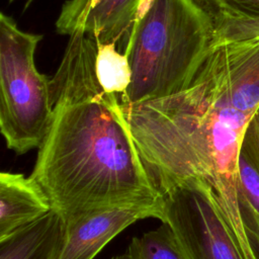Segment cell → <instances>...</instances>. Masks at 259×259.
Masks as SVG:
<instances>
[{"instance_id": "14", "label": "cell", "mask_w": 259, "mask_h": 259, "mask_svg": "<svg viewBox=\"0 0 259 259\" xmlns=\"http://www.w3.org/2000/svg\"><path fill=\"white\" fill-rule=\"evenodd\" d=\"M239 172L244 192L259 214V174L241 155L239 158Z\"/></svg>"}, {"instance_id": "7", "label": "cell", "mask_w": 259, "mask_h": 259, "mask_svg": "<svg viewBox=\"0 0 259 259\" xmlns=\"http://www.w3.org/2000/svg\"><path fill=\"white\" fill-rule=\"evenodd\" d=\"M146 0H68L56 21L60 34L82 29L102 42H116L130 31Z\"/></svg>"}, {"instance_id": "13", "label": "cell", "mask_w": 259, "mask_h": 259, "mask_svg": "<svg viewBox=\"0 0 259 259\" xmlns=\"http://www.w3.org/2000/svg\"><path fill=\"white\" fill-rule=\"evenodd\" d=\"M240 155L259 174V105L251 116L243 135Z\"/></svg>"}, {"instance_id": "6", "label": "cell", "mask_w": 259, "mask_h": 259, "mask_svg": "<svg viewBox=\"0 0 259 259\" xmlns=\"http://www.w3.org/2000/svg\"><path fill=\"white\" fill-rule=\"evenodd\" d=\"M147 218H154V212L135 207H105L79 214L64 223L55 259H94L128 226Z\"/></svg>"}, {"instance_id": "16", "label": "cell", "mask_w": 259, "mask_h": 259, "mask_svg": "<svg viewBox=\"0 0 259 259\" xmlns=\"http://www.w3.org/2000/svg\"><path fill=\"white\" fill-rule=\"evenodd\" d=\"M111 259H123V256H122V254H121V255H117V256H114V257H112Z\"/></svg>"}, {"instance_id": "15", "label": "cell", "mask_w": 259, "mask_h": 259, "mask_svg": "<svg viewBox=\"0 0 259 259\" xmlns=\"http://www.w3.org/2000/svg\"><path fill=\"white\" fill-rule=\"evenodd\" d=\"M12 1H13V0H10V2H12ZM32 1H33V0H27L26 4H25V6H24V9H26V8H27V7L32 3Z\"/></svg>"}, {"instance_id": "3", "label": "cell", "mask_w": 259, "mask_h": 259, "mask_svg": "<svg viewBox=\"0 0 259 259\" xmlns=\"http://www.w3.org/2000/svg\"><path fill=\"white\" fill-rule=\"evenodd\" d=\"M133 78L120 103L158 99L186 89L213 39L196 0H146L126 33Z\"/></svg>"}, {"instance_id": "11", "label": "cell", "mask_w": 259, "mask_h": 259, "mask_svg": "<svg viewBox=\"0 0 259 259\" xmlns=\"http://www.w3.org/2000/svg\"><path fill=\"white\" fill-rule=\"evenodd\" d=\"M95 42L97 80L105 93L120 99L127 91L133 78L128 56L116 49V42H102L98 39H95Z\"/></svg>"}, {"instance_id": "1", "label": "cell", "mask_w": 259, "mask_h": 259, "mask_svg": "<svg viewBox=\"0 0 259 259\" xmlns=\"http://www.w3.org/2000/svg\"><path fill=\"white\" fill-rule=\"evenodd\" d=\"M258 105L259 59L219 42L186 89L117 106L151 176L197 178L210 187L245 259H259V214L244 192L239 158Z\"/></svg>"}, {"instance_id": "2", "label": "cell", "mask_w": 259, "mask_h": 259, "mask_svg": "<svg viewBox=\"0 0 259 259\" xmlns=\"http://www.w3.org/2000/svg\"><path fill=\"white\" fill-rule=\"evenodd\" d=\"M96 42L75 29L51 78L50 128L29 175L63 223L105 207L154 212L161 193L117 113L119 98L101 88Z\"/></svg>"}, {"instance_id": "9", "label": "cell", "mask_w": 259, "mask_h": 259, "mask_svg": "<svg viewBox=\"0 0 259 259\" xmlns=\"http://www.w3.org/2000/svg\"><path fill=\"white\" fill-rule=\"evenodd\" d=\"M63 230L62 218L52 209L0 239V259H55Z\"/></svg>"}, {"instance_id": "5", "label": "cell", "mask_w": 259, "mask_h": 259, "mask_svg": "<svg viewBox=\"0 0 259 259\" xmlns=\"http://www.w3.org/2000/svg\"><path fill=\"white\" fill-rule=\"evenodd\" d=\"M161 193L158 220L186 259H245L210 187L197 178L153 174Z\"/></svg>"}, {"instance_id": "4", "label": "cell", "mask_w": 259, "mask_h": 259, "mask_svg": "<svg viewBox=\"0 0 259 259\" xmlns=\"http://www.w3.org/2000/svg\"><path fill=\"white\" fill-rule=\"evenodd\" d=\"M41 38L1 13L0 131L6 147L18 155L39 148L53 119L51 78L35 66Z\"/></svg>"}, {"instance_id": "12", "label": "cell", "mask_w": 259, "mask_h": 259, "mask_svg": "<svg viewBox=\"0 0 259 259\" xmlns=\"http://www.w3.org/2000/svg\"><path fill=\"white\" fill-rule=\"evenodd\" d=\"M122 256L123 259H186L163 223L156 230L134 237Z\"/></svg>"}, {"instance_id": "8", "label": "cell", "mask_w": 259, "mask_h": 259, "mask_svg": "<svg viewBox=\"0 0 259 259\" xmlns=\"http://www.w3.org/2000/svg\"><path fill=\"white\" fill-rule=\"evenodd\" d=\"M50 199L30 177L0 173V239L52 210Z\"/></svg>"}, {"instance_id": "10", "label": "cell", "mask_w": 259, "mask_h": 259, "mask_svg": "<svg viewBox=\"0 0 259 259\" xmlns=\"http://www.w3.org/2000/svg\"><path fill=\"white\" fill-rule=\"evenodd\" d=\"M210 17L212 41L259 36V0H196Z\"/></svg>"}]
</instances>
